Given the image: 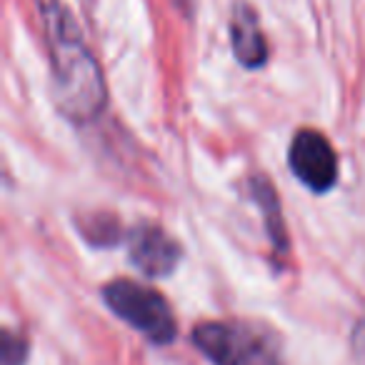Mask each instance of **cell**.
I'll return each mask as SVG.
<instances>
[{
	"instance_id": "obj_1",
	"label": "cell",
	"mask_w": 365,
	"mask_h": 365,
	"mask_svg": "<svg viewBox=\"0 0 365 365\" xmlns=\"http://www.w3.org/2000/svg\"><path fill=\"white\" fill-rule=\"evenodd\" d=\"M43 16L53 88L61 113L73 123H93L108 106V88L73 13L61 0H36Z\"/></svg>"
},
{
	"instance_id": "obj_2",
	"label": "cell",
	"mask_w": 365,
	"mask_h": 365,
	"mask_svg": "<svg viewBox=\"0 0 365 365\" xmlns=\"http://www.w3.org/2000/svg\"><path fill=\"white\" fill-rule=\"evenodd\" d=\"M190 338L213 365H283L278 343L258 325L208 320L195 325Z\"/></svg>"
},
{
	"instance_id": "obj_3",
	"label": "cell",
	"mask_w": 365,
	"mask_h": 365,
	"mask_svg": "<svg viewBox=\"0 0 365 365\" xmlns=\"http://www.w3.org/2000/svg\"><path fill=\"white\" fill-rule=\"evenodd\" d=\"M101 295L113 315L145 335L153 345H170L178 338V323L170 303L150 285L118 278L103 285Z\"/></svg>"
},
{
	"instance_id": "obj_4",
	"label": "cell",
	"mask_w": 365,
	"mask_h": 365,
	"mask_svg": "<svg viewBox=\"0 0 365 365\" xmlns=\"http://www.w3.org/2000/svg\"><path fill=\"white\" fill-rule=\"evenodd\" d=\"M288 165L295 180L315 195H325L338 185V155L320 130L303 128L293 135L288 148Z\"/></svg>"
},
{
	"instance_id": "obj_5",
	"label": "cell",
	"mask_w": 365,
	"mask_h": 365,
	"mask_svg": "<svg viewBox=\"0 0 365 365\" xmlns=\"http://www.w3.org/2000/svg\"><path fill=\"white\" fill-rule=\"evenodd\" d=\"M128 258L145 278H168L180 263V245L153 223L133 225L125 235Z\"/></svg>"
},
{
	"instance_id": "obj_6",
	"label": "cell",
	"mask_w": 365,
	"mask_h": 365,
	"mask_svg": "<svg viewBox=\"0 0 365 365\" xmlns=\"http://www.w3.org/2000/svg\"><path fill=\"white\" fill-rule=\"evenodd\" d=\"M230 46H233L235 61L248 71H258L268 63V43H265L258 13L243 0L235 3L233 18H230Z\"/></svg>"
},
{
	"instance_id": "obj_7",
	"label": "cell",
	"mask_w": 365,
	"mask_h": 365,
	"mask_svg": "<svg viewBox=\"0 0 365 365\" xmlns=\"http://www.w3.org/2000/svg\"><path fill=\"white\" fill-rule=\"evenodd\" d=\"M250 190H253L255 203H258L260 213L265 218V233H268L275 253H288V230H285L283 208H280L275 188L270 185V180L265 175H255L250 180Z\"/></svg>"
},
{
	"instance_id": "obj_8",
	"label": "cell",
	"mask_w": 365,
	"mask_h": 365,
	"mask_svg": "<svg viewBox=\"0 0 365 365\" xmlns=\"http://www.w3.org/2000/svg\"><path fill=\"white\" fill-rule=\"evenodd\" d=\"M78 230L96 248H113L128 235V230H123V225L113 215H86L78 220Z\"/></svg>"
},
{
	"instance_id": "obj_9",
	"label": "cell",
	"mask_w": 365,
	"mask_h": 365,
	"mask_svg": "<svg viewBox=\"0 0 365 365\" xmlns=\"http://www.w3.org/2000/svg\"><path fill=\"white\" fill-rule=\"evenodd\" d=\"M28 358V340L13 330H3L0 343V365H26Z\"/></svg>"
}]
</instances>
